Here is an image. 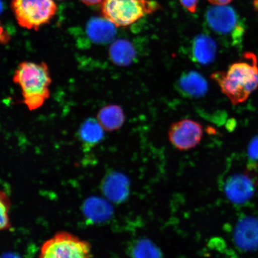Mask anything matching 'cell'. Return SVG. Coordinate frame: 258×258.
Instances as JSON below:
<instances>
[{
  "mask_svg": "<svg viewBox=\"0 0 258 258\" xmlns=\"http://www.w3.org/2000/svg\"><path fill=\"white\" fill-rule=\"evenodd\" d=\"M254 192L253 180L246 174H235L227 179L225 193L229 201L235 205H243L252 198Z\"/></svg>",
  "mask_w": 258,
  "mask_h": 258,
  "instance_id": "cell-9",
  "label": "cell"
},
{
  "mask_svg": "<svg viewBox=\"0 0 258 258\" xmlns=\"http://www.w3.org/2000/svg\"><path fill=\"white\" fill-rule=\"evenodd\" d=\"M11 39V35L9 32L3 27L1 22H0V44H6L9 43Z\"/></svg>",
  "mask_w": 258,
  "mask_h": 258,
  "instance_id": "cell-22",
  "label": "cell"
},
{
  "mask_svg": "<svg viewBox=\"0 0 258 258\" xmlns=\"http://www.w3.org/2000/svg\"><path fill=\"white\" fill-rule=\"evenodd\" d=\"M109 59L118 67H127L134 62L137 57L136 47L126 39H118L112 42L109 50Z\"/></svg>",
  "mask_w": 258,
  "mask_h": 258,
  "instance_id": "cell-15",
  "label": "cell"
},
{
  "mask_svg": "<svg viewBox=\"0 0 258 258\" xmlns=\"http://www.w3.org/2000/svg\"><path fill=\"white\" fill-rule=\"evenodd\" d=\"M177 89L183 96L199 98L205 96L208 90L207 81L195 71L183 73L177 82Z\"/></svg>",
  "mask_w": 258,
  "mask_h": 258,
  "instance_id": "cell-12",
  "label": "cell"
},
{
  "mask_svg": "<svg viewBox=\"0 0 258 258\" xmlns=\"http://www.w3.org/2000/svg\"><path fill=\"white\" fill-rule=\"evenodd\" d=\"M130 182L126 176L119 172H112L106 176L102 182V189L104 195L111 201L121 203L129 195Z\"/></svg>",
  "mask_w": 258,
  "mask_h": 258,
  "instance_id": "cell-11",
  "label": "cell"
},
{
  "mask_svg": "<svg viewBox=\"0 0 258 258\" xmlns=\"http://www.w3.org/2000/svg\"><path fill=\"white\" fill-rule=\"evenodd\" d=\"M87 217L93 222H102L110 218L113 214L112 206L102 199H90L85 205Z\"/></svg>",
  "mask_w": 258,
  "mask_h": 258,
  "instance_id": "cell-17",
  "label": "cell"
},
{
  "mask_svg": "<svg viewBox=\"0 0 258 258\" xmlns=\"http://www.w3.org/2000/svg\"><path fill=\"white\" fill-rule=\"evenodd\" d=\"M104 0H80L84 5L88 6H95L102 3Z\"/></svg>",
  "mask_w": 258,
  "mask_h": 258,
  "instance_id": "cell-23",
  "label": "cell"
},
{
  "mask_svg": "<svg viewBox=\"0 0 258 258\" xmlns=\"http://www.w3.org/2000/svg\"><path fill=\"white\" fill-rule=\"evenodd\" d=\"M217 53V45L211 37L199 34L194 38L191 47L194 62L207 66L214 62Z\"/></svg>",
  "mask_w": 258,
  "mask_h": 258,
  "instance_id": "cell-13",
  "label": "cell"
},
{
  "mask_svg": "<svg viewBox=\"0 0 258 258\" xmlns=\"http://www.w3.org/2000/svg\"><path fill=\"white\" fill-rule=\"evenodd\" d=\"M159 8L153 0H104L101 13L116 27H126Z\"/></svg>",
  "mask_w": 258,
  "mask_h": 258,
  "instance_id": "cell-4",
  "label": "cell"
},
{
  "mask_svg": "<svg viewBox=\"0 0 258 258\" xmlns=\"http://www.w3.org/2000/svg\"><path fill=\"white\" fill-rule=\"evenodd\" d=\"M211 78L218 83L232 104H241L257 88V57L253 53H245L239 61L228 68L227 72H216L212 74Z\"/></svg>",
  "mask_w": 258,
  "mask_h": 258,
  "instance_id": "cell-1",
  "label": "cell"
},
{
  "mask_svg": "<svg viewBox=\"0 0 258 258\" xmlns=\"http://www.w3.org/2000/svg\"><path fill=\"white\" fill-rule=\"evenodd\" d=\"M206 24L215 34L227 39L231 46L240 47L246 33V22L235 10L227 6H216L206 12Z\"/></svg>",
  "mask_w": 258,
  "mask_h": 258,
  "instance_id": "cell-3",
  "label": "cell"
},
{
  "mask_svg": "<svg viewBox=\"0 0 258 258\" xmlns=\"http://www.w3.org/2000/svg\"><path fill=\"white\" fill-rule=\"evenodd\" d=\"M3 10V3L1 1V0H0V14H1V13L2 12Z\"/></svg>",
  "mask_w": 258,
  "mask_h": 258,
  "instance_id": "cell-26",
  "label": "cell"
},
{
  "mask_svg": "<svg viewBox=\"0 0 258 258\" xmlns=\"http://www.w3.org/2000/svg\"><path fill=\"white\" fill-rule=\"evenodd\" d=\"M233 240L238 249L245 251L258 250V218L244 217L234 228Z\"/></svg>",
  "mask_w": 258,
  "mask_h": 258,
  "instance_id": "cell-8",
  "label": "cell"
},
{
  "mask_svg": "<svg viewBox=\"0 0 258 258\" xmlns=\"http://www.w3.org/2000/svg\"><path fill=\"white\" fill-rule=\"evenodd\" d=\"M181 5L190 13H195L198 9L199 0H179Z\"/></svg>",
  "mask_w": 258,
  "mask_h": 258,
  "instance_id": "cell-21",
  "label": "cell"
},
{
  "mask_svg": "<svg viewBox=\"0 0 258 258\" xmlns=\"http://www.w3.org/2000/svg\"><path fill=\"white\" fill-rule=\"evenodd\" d=\"M11 8L19 26L34 31L49 24L57 11L54 0H12Z\"/></svg>",
  "mask_w": 258,
  "mask_h": 258,
  "instance_id": "cell-5",
  "label": "cell"
},
{
  "mask_svg": "<svg viewBox=\"0 0 258 258\" xmlns=\"http://www.w3.org/2000/svg\"><path fill=\"white\" fill-rule=\"evenodd\" d=\"M11 206V198L8 193L0 191V231H7L12 227L10 218Z\"/></svg>",
  "mask_w": 258,
  "mask_h": 258,
  "instance_id": "cell-19",
  "label": "cell"
},
{
  "mask_svg": "<svg viewBox=\"0 0 258 258\" xmlns=\"http://www.w3.org/2000/svg\"><path fill=\"white\" fill-rule=\"evenodd\" d=\"M104 131L97 119L89 118L80 125L77 132V138L83 149L89 151L104 140Z\"/></svg>",
  "mask_w": 258,
  "mask_h": 258,
  "instance_id": "cell-14",
  "label": "cell"
},
{
  "mask_svg": "<svg viewBox=\"0 0 258 258\" xmlns=\"http://www.w3.org/2000/svg\"><path fill=\"white\" fill-rule=\"evenodd\" d=\"M60 1H62V0H60Z\"/></svg>",
  "mask_w": 258,
  "mask_h": 258,
  "instance_id": "cell-27",
  "label": "cell"
},
{
  "mask_svg": "<svg viewBox=\"0 0 258 258\" xmlns=\"http://www.w3.org/2000/svg\"><path fill=\"white\" fill-rule=\"evenodd\" d=\"M97 120L104 130L113 132L118 130L123 125L125 115L123 109L118 105H108L100 109Z\"/></svg>",
  "mask_w": 258,
  "mask_h": 258,
  "instance_id": "cell-16",
  "label": "cell"
},
{
  "mask_svg": "<svg viewBox=\"0 0 258 258\" xmlns=\"http://www.w3.org/2000/svg\"><path fill=\"white\" fill-rule=\"evenodd\" d=\"M247 153L250 160H258V135L250 141L248 147Z\"/></svg>",
  "mask_w": 258,
  "mask_h": 258,
  "instance_id": "cell-20",
  "label": "cell"
},
{
  "mask_svg": "<svg viewBox=\"0 0 258 258\" xmlns=\"http://www.w3.org/2000/svg\"><path fill=\"white\" fill-rule=\"evenodd\" d=\"M212 5L216 6H224L229 4L232 0H208Z\"/></svg>",
  "mask_w": 258,
  "mask_h": 258,
  "instance_id": "cell-24",
  "label": "cell"
},
{
  "mask_svg": "<svg viewBox=\"0 0 258 258\" xmlns=\"http://www.w3.org/2000/svg\"><path fill=\"white\" fill-rule=\"evenodd\" d=\"M40 258H92L91 244L67 231H60L44 242Z\"/></svg>",
  "mask_w": 258,
  "mask_h": 258,
  "instance_id": "cell-6",
  "label": "cell"
},
{
  "mask_svg": "<svg viewBox=\"0 0 258 258\" xmlns=\"http://www.w3.org/2000/svg\"><path fill=\"white\" fill-rule=\"evenodd\" d=\"M203 135L202 124L191 119H183L173 122L169 131L171 144L180 151L191 150L198 146Z\"/></svg>",
  "mask_w": 258,
  "mask_h": 258,
  "instance_id": "cell-7",
  "label": "cell"
},
{
  "mask_svg": "<svg viewBox=\"0 0 258 258\" xmlns=\"http://www.w3.org/2000/svg\"><path fill=\"white\" fill-rule=\"evenodd\" d=\"M253 7L255 11L258 13V0H254L253 3Z\"/></svg>",
  "mask_w": 258,
  "mask_h": 258,
  "instance_id": "cell-25",
  "label": "cell"
},
{
  "mask_svg": "<svg viewBox=\"0 0 258 258\" xmlns=\"http://www.w3.org/2000/svg\"><path fill=\"white\" fill-rule=\"evenodd\" d=\"M14 82L21 87L24 104L31 111L41 107L50 96L51 79L44 62H21L15 70Z\"/></svg>",
  "mask_w": 258,
  "mask_h": 258,
  "instance_id": "cell-2",
  "label": "cell"
},
{
  "mask_svg": "<svg viewBox=\"0 0 258 258\" xmlns=\"http://www.w3.org/2000/svg\"><path fill=\"white\" fill-rule=\"evenodd\" d=\"M86 32L92 43L106 44L114 40L117 30L115 26L105 18L94 17L87 23Z\"/></svg>",
  "mask_w": 258,
  "mask_h": 258,
  "instance_id": "cell-10",
  "label": "cell"
},
{
  "mask_svg": "<svg viewBox=\"0 0 258 258\" xmlns=\"http://www.w3.org/2000/svg\"><path fill=\"white\" fill-rule=\"evenodd\" d=\"M132 258H163L161 251L147 238H141L135 241L131 247Z\"/></svg>",
  "mask_w": 258,
  "mask_h": 258,
  "instance_id": "cell-18",
  "label": "cell"
}]
</instances>
